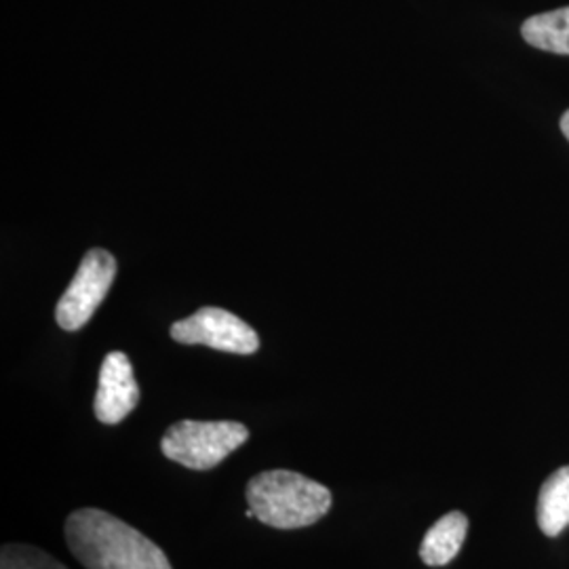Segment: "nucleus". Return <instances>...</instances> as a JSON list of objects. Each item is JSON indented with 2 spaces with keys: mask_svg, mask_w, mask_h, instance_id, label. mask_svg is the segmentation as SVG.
Returning a JSON list of instances; mask_svg holds the SVG:
<instances>
[{
  "mask_svg": "<svg viewBox=\"0 0 569 569\" xmlns=\"http://www.w3.org/2000/svg\"><path fill=\"white\" fill-rule=\"evenodd\" d=\"M140 403V387L133 376L129 357L114 350L106 355L100 369V385L96 392L93 411L102 425H121Z\"/></svg>",
  "mask_w": 569,
  "mask_h": 569,
  "instance_id": "6",
  "label": "nucleus"
},
{
  "mask_svg": "<svg viewBox=\"0 0 569 569\" xmlns=\"http://www.w3.org/2000/svg\"><path fill=\"white\" fill-rule=\"evenodd\" d=\"M0 569H68L49 552L30 545H4L0 550Z\"/></svg>",
  "mask_w": 569,
  "mask_h": 569,
  "instance_id": "10",
  "label": "nucleus"
},
{
  "mask_svg": "<svg viewBox=\"0 0 569 569\" xmlns=\"http://www.w3.org/2000/svg\"><path fill=\"white\" fill-rule=\"evenodd\" d=\"M521 37L536 49L569 56V7L529 18L521 26Z\"/></svg>",
  "mask_w": 569,
  "mask_h": 569,
  "instance_id": "9",
  "label": "nucleus"
},
{
  "mask_svg": "<svg viewBox=\"0 0 569 569\" xmlns=\"http://www.w3.org/2000/svg\"><path fill=\"white\" fill-rule=\"evenodd\" d=\"M536 519L545 536H559L569 526V467H561L545 481L538 496Z\"/></svg>",
  "mask_w": 569,
  "mask_h": 569,
  "instance_id": "8",
  "label": "nucleus"
},
{
  "mask_svg": "<svg viewBox=\"0 0 569 569\" xmlns=\"http://www.w3.org/2000/svg\"><path fill=\"white\" fill-rule=\"evenodd\" d=\"M171 338L180 345L209 346L232 355H253L260 348L256 329L224 308L207 306L171 326Z\"/></svg>",
  "mask_w": 569,
  "mask_h": 569,
  "instance_id": "5",
  "label": "nucleus"
},
{
  "mask_svg": "<svg viewBox=\"0 0 569 569\" xmlns=\"http://www.w3.org/2000/svg\"><path fill=\"white\" fill-rule=\"evenodd\" d=\"M249 441V428L241 422L182 420L161 439L164 458L190 470H211Z\"/></svg>",
  "mask_w": 569,
  "mask_h": 569,
  "instance_id": "3",
  "label": "nucleus"
},
{
  "mask_svg": "<svg viewBox=\"0 0 569 569\" xmlns=\"http://www.w3.org/2000/svg\"><path fill=\"white\" fill-rule=\"evenodd\" d=\"M244 498L256 519L274 529H302L319 523L333 505L331 491L293 470H264L256 475Z\"/></svg>",
  "mask_w": 569,
  "mask_h": 569,
  "instance_id": "2",
  "label": "nucleus"
},
{
  "mask_svg": "<svg viewBox=\"0 0 569 569\" xmlns=\"http://www.w3.org/2000/svg\"><path fill=\"white\" fill-rule=\"evenodd\" d=\"M63 533L87 569H173L161 547L106 510H74Z\"/></svg>",
  "mask_w": 569,
  "mask_h": 569,
  "instance_id": "1",
  "label": "nucleus"
},
{
  "mask_svg": "<svg viewBox=\"0 0 569 569\" xmlns=\"http://www.w3.org/2000/svg\"><path fill=\"white\" fill-rule=\"evenodd\" d=\"M468 517L460 510L443 515L432 528L428 529L422 545L420 559L428 568L449 566L467 542Z\"/></svg>",
  "mask_w": 569,
  "mask_h": 569,
  "instance_id": "7",
  "label": "nucleus"
},
{
  "mask_svg": "<svg viewBox=\"0 0 569 569\" xmlns=\"http://www.w3.org/2000/svg\"><path fill=\"white\" fill-rule=\"evenodd\" d=\"M561 133L568 138L569 142V110H566V114L561 117Z\"/></svg>",
  "mask_w": 569,
  "mask_h": 569,
  "instance_id": "11",
  "label": "nucleus"
},
{
  "mask_svg": "<svg viewBox=\"0 0 569 569\" xmlns=\"http://www.w3.org/2000/svg\"><path fill=\"white\" fill-rule=\"evenodd\" d=\"M117 277V260L106 249H91L82 258L81 268L63 291L56 321L66 331H79L91 321Z\"/></svg>",
  "mask_w": 569,
  "mask_h": 569,
  "instance_id": "4",
  "label": "nucleus"
}]
</instances>
